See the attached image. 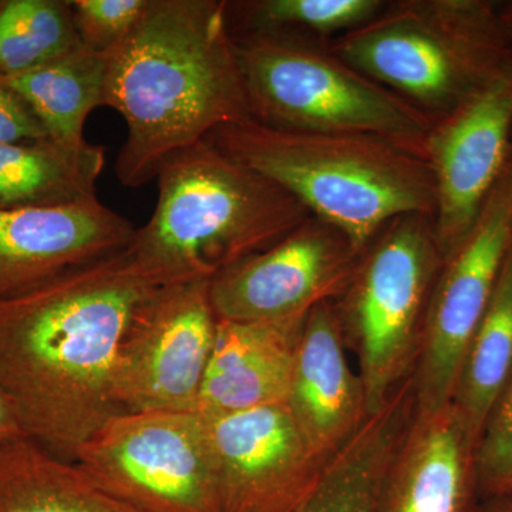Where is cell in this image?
<instances>
[{"label": "cell", "mask_w": 512, "mask_h": 512, "mask_svg": "<svg viewBox=\"0 0 512 512\" xmlns=\"http://www.w3.org/2000/svg\"><path fill=\"white\" fill-rule=\"evenodd\" d=\"M164 285L127 248L0 301V389L29 439L73 461L123 413L121 343L138 308Z\"/></svg>", "instance_id": "6da1fadb"}, {"label": "cell", "mask_w": 512, "mask_h": 512, "mask_svg": "<svg viewBox=\"0 0 512 512\" xmlns=\"http://www.w3.org/2000/svg\"><path fill=\"white\" fill-rule=\"evenodd\" d=\"M107 57L104 107L127 123L117 178L138 188L177 151L252 119L224 0H151Z\"/></svg>", "instance_id": "7a4b0ae2"}, {"label": "cell", "mask_w": 512, "mask_h": 512, "mask_svg": "<svg viewBox=\"0 0 512 512\" xmlns=\"http://www.w3.org/2000/svg\"><path fill=\"white\" fill-rule=\"evenodd\" d=\"M205 140L340 229L360 254L397 218L433 220L429 161L386 138L282 130L248 119L217 128Z\"/></svg>", "instance_id": "3957f363"}, {"label": "cell", "mask_w": 512, "mask_h": 512, "mask_svg": "<svg viewBox=\"0 0 512 512\" xmlns=\"http://www.w3.org/2000/svg\"><path fill=\"white\" fill-rule=\"evenodd\" d=\"M157 180L156 208L128 251L167 284L211 281L278 244L312 215L284 188L207 140L168 157Z\"/></svg>", "instance_id": "277c9868"}, {"label": "cell", "mask_w": 512, "mask_h": 512, "mask_svg": "<svg viewBox=\"0 0 512 512\" xmlns=\"http://www.w3.org/2000/svg\"><path fill=\"white\" fill-rule=\"evenodd\" d=\"M498 3L394 0L328 43L340 59L437 121L512 62Z\"/></svg>", "instance_id": "5b68a950"}, {"label": "cell", "mask_w": 512, "mask_h": 512, "mask_svg": "<svg viewBox=\"0 0 512 512\" xmlns=\"http://www.w3.org/2000/svg\"><path fill=\"white\" fill-rule=\"evenodd\" d=\"M234 43L252 119L282 130L382 137L424 156L433 121L340 59L328 40L247 32L234 33Z\"/></svg>", "instance_id": "8992f818"}, {"label": "cell", "mask_w": 512, "mask_h": 512, "mask_svg": "<svg viewBox=\"0 0 512 512\" xmlns=\"http://www.w3.org/2000/svg\"><path fill=\"white\" fill-rule=\"evenodd\" d=\"M443 268L433 220L406 215L387 224L360 256L335 303L355 352L367 417L413 375L431 292Z\"/></svg>", "instance_id": "52a82bcc"}, {"label": "cell", "mask_w": 512, "mask_h": 512, "mask_svg": "<svg viewBox=\"0 0 512 512\" xmlns=\"http://www.w3.org/2000/svg\"><path fill=\"white\" fill-rule=\"evenodd\" d=\"M73 461L141 512H222L200 413L117 414Z\"/></svg>", "instance_id": "ba28073f"}, {"label": "cell", "mask_w": 512, "mask_h": 512, "mask_svg": "<svg viewBox=\"0 0 512 512\" xmlns=\"http://www.w3.org/2000/svg\"><path fill=\"white\" fill-rule=\"evenodd\" d=\"M511 251L512 150L473 228L444 262L431 292L412 375L417 413H434L451 403L461 362Z\"/></svg>", "instance_id": "9c48e42d"}, {"label": "cell", "mask_w": 512, "mask_h": 512, "mask_svg": "<svg viewBox=\"0 0 512 512\" xmlns=\"http://www.w3.org/2000/svg\"><path fill=\"white\" fill-rule=\"evenodd\" d=\"M217 325L207 279L157 289L138 308L121 343V412H195Z\"/></svg>", "instance_id": "30bf717a"}, {"label": "cell", "mask_w": 512, "mask_h": 512, "mask_svg": "<svg viewBox=\"0 0 512 512\" xmlns=\"http://www.w3.org/2000/svg\"><path fill=\"white\" fill-rule=\"evenodd\" d=\"M360 256L340 229L311 215L278 244L215 275L212 309L228 322L303 319L342 295Z\"/></svg>", "instance_id": "8fae6325"}, {"label": "cell", "mask_w": 512, "mask_h": 512, "mask_svg": "<svg viewBox=\"0 0 512 512\" xmlns=\"http://www.w3.org/2000/svg\"><path fill=\"white\" fill-rule=\"evenodd\" d=\"M512 150V62L443 119L424 156L433 170L434 238L447 262L473 228Z\"/></svg>", "instance_id": "7c38bea8"}, {"label": "cell", "mask_w": 512, "mask_h": 512, "mask_svg": "<svg viewBox=\"0 0 512 512\" xmlns=\"http://www.w3.org/2000/svg\"><path fill=\"white\" fill-rule=\"evenodd\" d=\"M200 416L222 512H291L328 463L313 453L286 403Z\"/></svg>", "instance_id": "4fadbf2b"}, {"label": "cell", "mask_w": 512, "mask_h": 512, "mask_svg": "<svg viewBox=\"0 0 512 512\" xmlns=\"http://www.w3.org/2000/svg\"><path fill=\"white\" fill-rule=\"evenodd\" d=\"M136 227L97 197L0 210V301L130 247Z\"/></svg>", "instance_id": "5bb4252c"}, {"label": "cell", "mask_w": 512, "mask_h": 512, "mask_svg": "<svg viewBox=\"0 0 512 512\" xmlns=\"http://www.w3.org/2000/svg\"><path fill=\"white\" fill-rule=\"evenodd\" d=\"M476 441L453 403L420 414L404 433L377 512H476Z\"/></svg>", "instance_id": "9a60e30c"}, {"label": "cell", "mask_w": 512, "mask_h": 512, "mask_svg": "<svg viewBox=\"0 0 512 512\" xmlns=\"http://www.w3.org/2000/svg\"><path fill=\"white\" fill-rule=\"evenodd\" d=\"M345 338L333 301L303 319L288 407L313 453L329 460L367 419L362 380L346 356Z\"/></svg>", "instance_id": "2e32d148"}, {"label": "cell", "mask_w": 512, "mask_h": 512, "mask_svg": "<svg viewBox=\"0 0 512 512\" xmlns=\"http://www.w3.org/2000/svg\"><path fill=\"white\" fill-rule=\"evenodd\" d=\"M303 319L218 320L195 412L220 416L288 403L293 357Z\"/></svg>", "instance_id": "e0dca14e"}, {"label": "cell", "mask_w": 512, "mask_h": 512, "mask_svg": "<svg viewBox=\"0 0 512 512\" xmlns=\"http://www.w3.org/2000/svg\"><path fill=\"white\" fill-rule=\"evenodd\" d=\"M416 410L412 377L329 458L291 512H377L384 476Z\"/></svg>", "instance_id": "ac0fdd59"}, {"label": "cell", "mask_w": 512, "mask_h": 512, "mask_svg": "<svg viewBox=\"0 0 512 512\" xmlns=\"http://www.w3.org/2000/svg\"><path fill=\"white\" fill-rule=\"evenodd\" d=\"M0 512H141L76 461L23 436L0 444Z\"/></svg>", "instance_id": "d6986e66"}, {"label": "cell", "mask_w": 512, "mask_h": 512, "mask_svg": "<svg viewBox=\"0 0 512 512\" xmlns=\"http://www.w3.org/2000/svg\"><path fill=\"white\" fill-rule=\"evenodd\" d=\"M106 151L56 141L0 144V210L73 204L96 197Z\"/></svg>", "instance_id": "ffe728a7"}, {"label": "cell", "mask_w": 512, "mask_h": 512, "mask_svg": "<svg viewBox=\"0 0 512 512\" xmlns=\"http://www.w3.org/2000/svg\"><path fill=\"white\" fill-rule=\"evenodd\" d=\"M107 57L82 46L29 72L0 77L25 99L46 128L50 140L63 146L86 144L87 117L104 107Z\"/></svg>", "instance_id": "44dd1931"}, {"label": "cell", "mask_w": 512, "mask_h": 512, "mask_svg": "<svg viewBox=\"0 0 512 512\" xmlns=\"http://www.w3.org/2000/svg\"><path fill=\"white\" fill-rule=\"evenodd\" d=\"M512 373V251L493 298L461 362L451 403L480 440L488 416Z\"/></svg>", "instance_id": "7402d4cb"}, {"label": "cell", "mask_w": 512, "mask_h": 512, "mask_svg": "<svg viewBox=\"0 0 512 512\" xmlns=\"http://www.w3.org/2000/svg\"><path fill=\"white\" fill-rule=\"evenodd\" d=\"M82 46L66 0H0V77L29 72Z\"/></svg>", "instance_id": "603a6c76"}, {"label": "cell", "mask_w": 512, "mask_h": 512, "mask_svg": "<svg viewBox=\"0 0 512 512\" xmlns=\"http://www.w3.org/2000/svg\"><path fill=\"white\" fill-rule=\"evenodd\" d=\"M384 0H252L228 2L229 23L241 32H292L332 40L365 25Z\"/></svg>", "instance_id": "cb8c5ba5"}, {"label": "cell", "mask_w": 512, "mask_h": 512, "mask_svg": "<svg viewBox=\"0 0 512 512\" xmlns=\"http://www.w3.org/2000/svg\"><path fill=\"white\" fill-rule=\"evenodd\" d=\"M476 474L480 501L512 497V373L478 440Z\"/></svg>", "instance_id": "d4e9b609"}, {"label": "cell", "mask_w": 512, "mask_h": 512, "mask_svg": "<svg viewBox=\"0 0 512 512\" xmlns=\"http://www.w3.org/2000/svg\"><path fill=\"white\" fill-rule=\"evenodd\" d=\"M69 3L82 45L107 55L136 28L151 0H72Z\"/></svg>", "instance_id": "484cf974"}, {"label": "cell", "mask_w": 512, "mask_h": 512, "mask_svg": "<svg viewBox=\"0 0 512 512\" xmlns=\"http://www.w3.org/2000/svg\"><path fill=\"white\" fill-rule=\"evenodd\" d=\"M46 128L35 111L8 84L0 80V144L47 140Z\"/></svg>", "instance_id": "4316f807"}, {"label": "cell", "mask_w": 512, "mask_h": 512, "mask_svg": "<svg viewBox=\"0 0 512 512\" xmlns=\"http://www.w3.org/2000/svg\"><path fill=\"white\" fill-rule=\"evenodd\" d=\"M23 436H26V434L23 433L22 427H20L15 410H13L6 394L0 389V444Z\"/></svg>", "instance_id": "83f0119b"}, {"label": "cell", "mask_w": 512, "mask_h": 512, "mask_svg": "<svg viewBox=\"0 0 512 512\" xmlns=\"http://www.w3.org/2000/svg\"><path fill=\"white\" fill-rule=\"evenodd\" d=\"M476 512H512V497L481 500Z\"/></svg>", "instance_id": "f1b7e54d"}, {"label": "cell", "mask_w": 512, "mask_h": 512, "mask_svg": "<svg viewBox=\"0 0 512 512\" xmlns=\"http://www.w3.org/2000/svg\"><path fill=\"white\" fill-rule=\"evenodd\" d=\"M498 15H500L501 25L510 37L512 42V0L511 2L498 3Z\"/></svg>", "instance_id": "f546056e"}]
</instances>
